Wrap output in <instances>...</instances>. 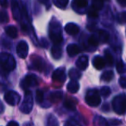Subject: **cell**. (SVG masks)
I'll use <instances>...</instances> for the list:
<instances>
[{
  "mask_svg": "<svg viewBox=\"0 0 126 126\" xmlns=\"http://www.w3.org/2000/svg\"><path fill=\"white\" fill-rule=\"evenodd\" d=\"M49 37L50 40L55 45H59L63 41L62 36V29L61 23L58 21H52L49 23Z\"/></svg>",
  "mask_w": 126,
  "mask_h": 126,
  "instance_id": "cell-1",
  "label": "cell"
},
{
  "mask_svg": "<svg viewBox=\"0 0 126 126\" xmlns=\"http://www.w3.org/2000/svg\"><path fill=\"white\" fill-rule=\"evenodd\" d=\"M0 67L6 72H11L16 67V61L11 54L2 53L0 54Z\"/></svg>",
  "mask_w": 126,
  "mask_h": 126,
  "instance_id": "cell-2",
  "label": "cell"
},
{
  "mask_svg": "<svg viewBox=\"0 0 126 126\" xmlns=\"http://www.w3.org/2000/svg\"><path fill=\"white\" fill-rule=\"evenodd\" d=\"M112 108L114 111L119 115H123L125 111V94L122 93L116 96L112 100Z\"/></svg>",
  "mask_w": 126,
  "mask_h": 126,
  "instance_id": "cell-3",
  "label": "cell"
},
{
  "mask_svg": "<svg viewBox=\"0 0 126 126\" xmlns=\"http://www.w3.org/2000/svg\"><path fill=\"white\" fill-rule=\"evenodd\" d=\"M86 102L90 106L96 107L101 103V98L96 89L89 90L86 95Z\"/></svg>",
  "mask_w": 126,
  "mask_h": 126,
  "instance_id": "cell-4",
  "label": "cell"
},
{
  "mask_svg": "<svg viewBox=\"0 0 126 126\" xmlns=\"http://www.w3.org/2000/svg\"><path fill=\"white\" fill-rule=\"evenodd\" d=\"M32 108H33V98H32V94L29 90H26L25 91L24 99H23L22 105H20V110L23 111V113L28 114L31 111Z\"/></svg>",
  "mask_w": 126,
  "mask_h": 126,
  "instance_id": "cell-5",
  "label": "cell"
},
{
  "mask_svg": "<svg viewBox=\"0 0 126 126\" xmlns=\"http://www.w3.org/2000/svg\"><path fill=\"white\" fill-rule=\"evenodd\" d=\"M4 100L11 105H18L21 100V96L14 91H9L4 94Z\"/></svg>",
  "mask_w": 126,
  "mask_h": 126,
  "instance_id": "cell-6",
  "label": "cell"
},
{
  "mask_svg": "<svg viewBox=\"0 0 126 126\" xmlns=\"http://www.w3.org/2000/svg\"><path fill=\"white\" fill-rule=\"evenodd\" d=\"M37 83H38V81H37L35 75H34V74H29L22 81V87L26 91V90H29L30 87L35 86L37 85Z\"/></svg>",
  "mask_w": 126,
  "mask_h": 126,
  "instance_id": "cell-7",
  "label": "cell"
},
{
  "mask_svg": "<svg viewBox=\"0 0 126 126\" xmlns=\"http://www.w3.org/2000/svg\"><path fill=\"white\" fill-rule=\"evenodd\" d=\"M16 53H17V55L20 58H24L27 57L29 54V46L25 41H22L16 46Z\"/></svg>",
  "mask_w": 126,
  "mask_h": 126,
  "instance_id": "cell-8",
  "label": "cell"
},
{
  "mask_svg": "<svg viewBox=\"0 0 126 126\" xmlns=\"http://www.w3.org/2000/svg\"><path fill=\"white\" fill-rule=\"evenodd\" d=\"M32 65L36 70L38 71H43L45 69L46 63L42 58H41L38 55H34L32 57Z\"/></svg>",
  "mask_w": 126,
  "mask_h": 126,
  "instance_id": "cell-9",
  "label": "cell"
},
{
  "mask_svg": "<svg viewBox=\"0 0 126 126\" xmlns=\"http://www.w3.org/2000/svg\"><path fill=\"white\" fill-rule=\"evenodd\" d=\"M52 79L54 81H58V82H64L66 80V73L65 68L60 67V68L56 69L52 74Z\"/></svg>",
  "mask_w": 126,
  "mask_h": 126,
  "instance_id": "cell-10",
  "label": "cell"
},
{
  "mask_svg": "<svg viewBox=\"0 0 126 126\" xmlns=\"http://www.w3.org/2000/svg\"><path fill=\"white\" fill-rule=\"evenodd\" d=\"M11 11H12L13 17L19 21L21 18V8H20L17 0H11Z\"/></svg>",
  "mask_w": 126,
  "mask_h": 126,
  "instance_id": "cell-11",
  "label": "cell"
},
{
  "mask_svg": "<svg viewBox=\"0 0 126 126\" xmlns=\"http://www.w3.org/2000/svg\"><path fill=\"white\" fill-rule=\"evenodd\" d=\"M88 62L89 60L86 55H81L79 57V59L76 61V66L79 70H85L88 67Z\"/></svg>",
  "mask_w": 126,
  "mask_h": 126,
  "instance_id": "cell-12",
  "label": "cell"
},
{
  "mask_svg": "<svg viewBox=\"0 0 126 126\" xmlns=\"http://www.w3.org/2000/svg\"><path fill=\"white\" fill-rule=\"evenodd\" d=\"M65 31L71 35H77L79 32V27L74 23H68L65 26Z\"/></svg>",
  "mask_w": 126,
  "mask_h": 126,
  "instance_id": "cell-13",
  "label": "cell"
},
{
  "mask_svg": "<svg viewBox=\"0 0 126 126\" xmlns=\"http://www.w3.org/2000/svg\"><path fill=\"white\" fill-rule=\"evenodd\" d=\"M93 64L95 68L98 69V70H100V69L104 68V67H105V59H104L103 57H101V56L97 55L93 58Z\"/></svg>",
  "mask_w": 126,
  "mask_h": 126,
  "instance_id": "cell-14",
  "label": "cell"
},
{
  "mask_svg": "<svg viewBox=\"0 0 126 126\" xmlns=\"http://www.w3.org/2000/svg\"><path fill=\"white\" fill-rule=\"evenodd\" d=\"M80 47L77 44H69L67 47V52L69 56H75L80 53Z\"/></svg>",
  "mask_w": 126,
  "mask_h": 126,
  "instance_id": "cell-15",
  "label": "cell"
},
{
  "mask_svg": "<svg viewBox=\"0 0 126 126\" xmlns=\"http://www.w3.org/2000/svg\"><path fill=\"white\" fill-rule=\"evenodd\" d=\"M51 54H52L53 58L55 60H59L61 58L62 55V49L59 45H55L54 44L52 47H51Z\"/></svg>",
  "mask_w": 126,
  "mask_h": 126,
  "instance_id": "cell-16",
  "label": "cell"
},
{
  "mask_svg": "<svg viewBox=\"0 0 126 126\" xmlns=\"http://www.w3.org/2000/svg\"><path fill=\"white\" fill-rule=\"evenodd\" d=\"M79 89V84L76 80H71L67 84V90L71 93H76Z\"/></svg>",
  "mask_w": 126,
  "mask_h": 126,
  "instance_id": "cell-17",
  "label": "cell"
},
{
  "mask_svg": "<svg viewBox=\"0 0 126 126\" xmlns=\"http://www.w3.org/2000/svg\"><path fill=\"white\" fill-rule=\"evenodd\" d=\"M97 36V38L98 39L99 42H105L109 40V34L108 32H106L105 30H97V35H95Z\"/></svg>",
  "mask_w": 126,
  "mask_h": 126,
  "instance_id": "cell-18",
  "label": "cell"
},
{
  "mask_svg": "<svg viewBox=\"0 0 126 126\" xmlns=\"http://www.w3.org/2000/svg\"><path fill=\"white\" fill-rule=\"evenodd\" d=\"M5 33L11 38H16V36H17V29L13 25H10V26H7L5 28Z\"/></svg>",
  "mask_w": 126,
  "mask_h": 126,
  "instance_id": "cell-19",
  "label": "cell"
},
{
  "mask_svg": "<svg viewBox=\"0 0 126 126\" xmlns=\"http://www.w3.org/2000/svg\"><path fill=\"white\" fill-rule=\"evenodd\" d=\"M62 98H63V93L60 91L54 92V93H50V96H49V98H50L51 102H53V103L59 102Z\"/></svg>",
  "mask_w": 126,
  "mask_h": 126,
  "instance_id": "cell-20",
  "label": "cell"
},
{
  "mask_svg": "<svg viewBox=\"0 0 126 126\" xmlns=\"http://www.w3.org/2000/svg\"><path fill=\"white\" fill-rule=\"evenodd\" d=\"M113 76H114V74L111 70L105 71V72H104L103 74H102L101 80L105 81V82H110V81L113 79Z\"/></svg>",
  "mask_w": 126,
  "mask_h": 126,
  "instance_id": "cell-21",
  "label": "cell"
},
{
  "mask_svg": "<svg viewBox=\"0 0 126 126\" xmlns=\"http://www.w3.org/2000/svg\"><path fill=\"white\" fill-rule=\"evenodd\" d=\"M69 0H53V3L60 9H65L68 4Z\"/></svg>",
  "mask_w": 126,
  "mask_h": 126,
  "instance_id": "cell-22",
  "label": "cell"
},
{
  "mask_svg": "<svg viewBox=\"0 0 126 126\" xmlns=\"http://www.w3.org/2000/svg\"><path fill=\"white\" fill-rule=\"evenodd\" d=\"M95 126H109L107 121L102 117H96L94 119Z\"/></svg>",
  "mask_w": 126,
  "mask_h": 126,
  "instance_id": "cell-23",
  "label": "cell"
},
{
  "mask_svg": "<svg viewBox=\"0 0 126 126\" xmlns=\"http://www.w3.org/2000/svg\"><path fill=\"white\" fill-rule=\"evenodd\" d=\"M69 76H70V78H71L72 80L77 81V79H79V78H80L81 74H80V72H79V71L76 70V69L72 68L70 70V72H69Z\"/></svg>",
  "mask_w": 126,
  "mask_h": 126,
  "instance_id": "cell-24",
  "label": "cell"
},
{
  "mask_svg": "<svg viewBox=\"0 0 126 126\" xmlns=\"http://www.w3.org/2000/svg\"><path fill=\"white\" fill-rule=\"evenodd\" d=\"M47 126H59V122L54 115H49L47 121Z\"/></svg>",
  "mask_w": 126,
  "mask_h": 126,
  "instance_id": "cell-25",
  "label": "cell"
},
{
  "mask_svg": "<svg viewBox=\"0 0 126 126\" xmlns=\"http://www.w3.org/2000/svg\"><path fill=\"white\" fill-rule=\"evenodd\" d=\"M87 42L89 43V45H91L92 47H97L99 43V41L97 38V36L95 35H92L91 36H89Z\"/></svg>",
  "mask_w": 126,
  "mask_h": 126,
  "instance_id": "cell-26",
  "label": "cell"
},
{
  "mask_svg": "<svg viewBox=\"0 0 126 126\" xmlns=\"http://www.w3.org/2000/svg\"><path fill=\"white\" fill-rule=\"evenodd\" d=\"M105 61L106 63L108 64V66L111 67L113 65V57H112V54L110 53L109 50H105Z\"/></svg>",
  "mask_w": 126,
  "mask_h": 126,
  "instance_id": "cell-27",
  "label": "cell"
},
{
  "mask_svg": "<svg viewBox=\"0 0 126 126\" xmlns=\"http://www.w3.org/2000/svg\"><path fill=\"white\" fill-rule=\"evenodd\" d=\"M104 6V0H93V9L96 11H99Z\"/></svg>",
  "mask_w": 126,
  "mask_h": 126,
  "instance_id": "cell-28",
  "label": "cell"
},
{
  "mask_svg": "<svg viewBox=\"0 0 126 126\" xmlns=\"http://www.w3.org/2000/svg\"><path fill=\"white\" fill-rule=\"evenodd\" d=\"M9 21V16H8V13L4 10H1L0 11V23H7Z\"/></svg>",
  "mask_w": 126,
  "mask_h": 126,
  "instance_id": "cell-29",
  "label": "cell"
},
{
  "mask_svg": "<svg viewBox=\"0 0 126 126\" xmlns=\"http://www.w3.org/2000/svg\"><path fill=\"white\" fill-rule=\"evenodd\" d=\"M64 107L67 110H75L76 108V105L74 102H73L72 100L70 99H67L65 102H64Z\"/></svg>",
  "mask_w": 126,
  "mask_h": 126,
  "instance_id": "cell-30",
  "label": "cell"
},
{
  "mask_svg": "<svg viewBox=\"0 0 126 126\" xmlns=\"http://www.w3.org/2000/svg\"><path fill=\"white\" fill-rule=\"evenodd\" d=\"M116 67H117V71L118 72V74H123L124 72V68H125L124 61L122 60L117 61V64H116Z\"/></svg>",
  "mask_w": 126,
  "mask_h": 126,
  "instance_id": "cell-31",
  "label": "cell"
},
{
  "mask_svg": "<svg viewBox=\"0 0 126 126\" xmlns=\"http://www.w3.org/2000/svg\"><path fill=\"white\" fill-rule=\"evenodd\" d=\"M35 99L36 102L39 104H42L44 100V93L41 90H37L36 93H35Z\"/></svg>",
  "mask_w": 126,
  "mask_h": 126,
  "instance_id": "cell-32",
  "label": "cell"
},
{
  "mask_svg": "<svg viewBox=\"0 0 126 126\" xmlns=\"http://www.w3.org/2000/svg\"><path fill=\"white\" fill-rule=\"evenodd\" d=\"M111 93V91H110V88L108 87V86H103V87L100 89V94L102 95L105 98H107L109 97Z\"/></svg>",
  "mask_w": 126,
  "mask_h": 126,
  "instance_id": "cell-33",
  "label": "cell"
},
{
  "mask_svg": "<svg viewBox=\"0 0 126 126\" xmlns=\"http://www.w3.org/2000/svg\"><path fill=\"white\" fill-rule=\"evenodd\" d=\"M74 4L79 8H85L87 6L86 0H74Z\"/></svg>",
  "mask_w": 126,
  "mask_h": 126,
  "instance_id": "cell-34",
  "label": "cell"
},
{
  "mask_svg": "<svg viewBox=\"0 0 126 126\" xmlns=\"http://www.w3.org/2000/svg\"><path fill=\"white\" fill-rule=\"evenodd\" d=\"M126 13L124 12H122L120 13V14L117 16V21H118L119 23H121V24H124V23H125V20H126Z\"/></svg>",
  "mask_w": 126,
  "mask_h": 126,
  "instance_id": "cell-35",
  "label": "cell"
},
{
  "mask_svg": "<svg viewBox=\"0 0 126 126\" xmlns=\"http://www.w3.org/2000/svg\"><path fill=\"white\" fill-rule=\"evenodd\" d=\"M88 16L92 18H98V11H96V10H94V9L90 10L89 12H88Z\"/></svg>",
  "mask_w": 126,
  "mask_h": 126,
  "instance_id": "cell-36",
  "label": "cell"
},
{
  "mask_svg": "<svg viewBox=\"0 0 126 126\" xmlns=\"http://www.w3.org/2000/svg\"><path fill=\"white\" fill-rule=\"evenodd\" d=\"M119 84L121 85L123 88H125L126 87V78L125 77H121L120 79H119Z\"/></svg>",
  "mask_w": 126,
  "mask_h": 126,
  "instance_id": "cell-37",
  "label": "cell"
},
{
  "mask_svg": "<svg viewBox=\"0 0 126 126\" xmlns=\"http://www.w3.org/2000/svg\"><path fill=\"white\" fill-rule=\"evenodd\" d=\"M110 124L112 126H117L119 124H121V121L117 120V119H111V120H110Z\"/></svg>",
  "mask_w": 126,
  "mask_h": 126,
  "instance_id": "cell-38",
  "label": "cell"
},
{
  "mask_svg": "<svg viewBox=\"0 0 126 126\" xmlns=\"http://www.w3.org/2000/svg\"><path fill=\"white\" fill-rule=\"evenodd\" d=\"M0 5L4 8L8 7V0H0Z\"/></svg>",
  "mask_w": 126,
  "mask_h": 126,
  "instance_id": "cell-39",
  "label": "cell"
},
{
  "mask_svg": "<svg viewBox=\"0 0 126 126\" xmlns=\"http://www.w3.org/2000/svg\"><path fill=\"white\" fill-rule=\"evenodd\" d=\"M7 126H19V124L16 121H11L10 123H8Z\"/></svg>",
  "mask_w": 126,
  "mask_h": 126,
  "instance_id": "cell-40",
  "label": "cell"
},
{
  "mask_svg": "<svg viewBox=\"0 0 126 126\" xmlns=\"http://www.w3.org/2000/svg\"><path fill=\"white\" fill-rule=\"evenodd\" d=\"M38 1L41 3V4H45V5H47V6H49V4H48L49 0H38Z\"/></svg>",
  "mask_w": 126,
  "mask_h": 126,
  "instance_id": "cell-41",
  "label": "cell"
},
{
  "mask_svg": "<svg viewBox=\"0 0 126 126\" xmlns=\"http://www.w3.org/2000/svg\"><path fill=\"white\" fill-rule=\"evenodd\" d=\"M117 2H118L119 4L123 6V7H124L125 4H126V0H117Z\"/></svg>",
  "mask_w": 126,
  "mask_h": 126,
  "instance_id": "cell-42",
  "label": "cell"
},
{
  "mask_svg": "<svg viewBox=\"0 0 126 126\" xmlns=\"http://www.w3.org/2000/svg\"><path fill=\"white\" fill-rule=\"evenodd\" d=\"M103 110H109V107H108V105H107V104H105V105H104L103 106Z\"/></svg>",
  "mask_w": 126,
  "mask_h": 126,
  "instance_id": "cell-43",
  "label": "cell"
},
{
  "mask_svg": "<svg viewBox=\"0 0 126 126\" xmlns=\"http://www.w3.org/2000/svg\"><path fill=\"white\" fill-rule=\"evenodd\" d=\"M106 1H109V0H106Z\"/></svg>",
  "mask_w": 126,
  "mask_h": 126,
  "instance_id": "cell-44",
  "label": "cell"
}]
</instances>
